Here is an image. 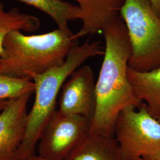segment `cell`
<instances>
[{
  "label": "cell",
  "mask_w": 160,
  "mask_h": 160,
  "mask_svg": "<svg viewBox=\"0 0 160 160\" xmlns=\"http://www.w3.org/2000/svg\"><path fill=\"white\" fill-rule=\"evenodd\" d=\"M103 32L106 46L96 84V108L90 122V132L113 136L121 111L130 106L139 108L143 103L135 96L128 77L131 46L120 16L110 22Z\"/></svg>",
  "instance_id": "6da1fadb"
},
{
  "label": "cell",
  "mask_w": 160,
  "mask_h": 160,
  "mask_svg": "<svg viewBox=\"0 0 160 160\" xmlns=\"http://www.w3.org/2000/svg\"><path fill=\"white\" fill-rule=\"evenodd\" d=\"M139 160H160V156H155V157H143Z\"/></svg>",
  "instance_id": "e0dca14e"
},
{
  "label": "cell",
  "mask_w": 160,
  "mask_h": 160,
  "mask_svg": "<svg viewBox=\"0 0 160 160\" xmlns=\"http://www.w3.org/2000/svg\"><path fill=\"white\" fill-rule=\"evenodd\" d=\"M8 100H0V112L4 109L7 104Z\"/></svg>",
  "instance_id": "ac0fdd59"
},
{
  "label": "cell",
  "mask_w": 160,
  "mask_h": 160,
  "mask_svg": "<svg viewBox=\"0 0 160 160\" xmlns=\"http://www.w3.org/2000/svg\"><path fill=\"white\" fill-rule=\"evenodd\" d=\"M104 53L100 41L90 42L89 39L81 45L78 42L62 65L34 77L33 79L35 84L34 103L28 114L25 137L14 160H26L34 155L41 132L57 110L58 96L64 82L87 59L103 55Z\"/></svg>",
  "instance_id": "3957f363"
},
{
  "label": "cell",
  "mask_w": 160,
  "mask_h": 160,
  "mask_svg": "<svg viewBox=\"0 0 160 160\" xmlns=\"http://www.w3.org/2000/svg\"><path fill=\"white\" fill-rule=\"evenodd\" d=\"M26 160H47L43 158H42L39 157V155H33L31 157H30L29 158H28V159H26Z\"/></svg>",
  "instance_id": "2e32d148"
},
{
  "label": "cell",
  "mask_w": 160,
  "mask_h": 160,
  "mask_svg": "<svg viewBox=\"0 0 160 160\" xmlns=\"http://www.w3.org/2000/svg\"><path fill=\"white\" fill-rule=\"evenodd\" d=\"M40 20L36 16L23 13L13 7L6 11L0 0V56L3 52V44L7 35L14 30L33 32L40 27Z\"/></svg>",
  "instance_id": "4fadbf2b"
},
{
  "label": "cell",
  "mask_w": 160,
  "mask_h": 160,
  "mask_svg": "<svg viewBox=\"0 0 160 160\" xmlns=\"http://www.w3.org/2000/svg\"><path fill=\"white\" fill-rule=\"evenodd\" d=\"M78 42L72 32L60 29L28 36L12 31L4 42L0 74L33 81L36 75L62 65Z\"/></svg>",
  "instance_id": "7a4b0ae2"
},
{
  "label": "cell",
  "mask_w": 160,
  "mask_h": 160,
  "mask_svg": "<svg viewBox=\"0 0 160 160\" xmlns=\"http://www.w3.org/2000/svg\"><path fill=\"white\" fill-rule=\"evenodd\" d=\"M33 93L9 100L0 112V160H14L25 137L27 107Z\"/></svg>",
  "instance_id": "ba28073f"
},
{
  "label": "cell",
  "mask_w": 160,
  "mask_h": 160,
  "mask_svg": "<svg viewBox=\"0 0 160 160\" xmlns=\"http://www.w3.org/2000/svg\"><path fill=\"white\" fill-rule=\"evenodd\" d=\"M27 5L44 12L57 24L58 29L71 32L68 24L69 21L80 19V7L62 0H18Z\"/></svg>",
  "instance_id": "7c38bea8"
},
{
  "label": "cell",
  "mask_w": 160,
  "mask_h": 160,
  "mask_svg": "<svg viewBox=\"0 0 160 160\" xmlns=\"http://www.w3.org/2000/svg\"><path fill=\"white\" fill-rule=\"evenodd\" d=\"M152 9L160 18V0H149Z\"/></svg>",
  "instance_id": "9a60e30c"
},
{
  "label": "cell",
  "mask_w": 160,
  "mask_h": 160,
  "mask_svg": "<svg viewBox=\"0 0 160 160\" xmlns=\"http://www.w3.org/2000/svg\"><path fill=\"white\" fill-rule=\"evenodd\" d=\"M90 132V120L57 110L41 132L38 155L47 160H65Z\"/></svg>",
  "instance_id": "8992f818"
},
{
  "label": "cell",
  "mask_w": 160,
  "mask_h": 160,
  "mask_svg": "<svg viewBox=\"0 0 160 160\" xmlns=\"http://www.w3.org/2000/svg\"><path fill=\"white\" fill-rule=\"evenodd\" d=\"M78 4L82 26L75 34L78 39L87 34L103 32L104 28L114 18L119 16L125 0H74Z\"/></svg>",
  "instance_id": "9c48e42d"
},
{
  "label": "cell",
  "mask_w": 160,
  "mask_h": 160,
  "mask_svg": "<svg viewBox=\"0 0 160 160\" xmlns=\"http://www.w3.org/2000/svg\"><path fill=\"white\" fill-rule=\"evenodd\" d=\"M127 74L135 96L149 114L160 122V67L147 72H138L128 67Z\"/></svg>",
  "instance_id": "8fae6325"
},
{
  "label": "cell",
  "mask_w": 160,
  "mask_h": 160,
  "mask_svg": "<svg viewBox=\"0 0 160 160\" xmlns=\"http://www.w3.org/2000/svg\"><path fill=\"white\" fill-rule=\"evenodd\" d=\"M34 90L33 81L0 74V100L16 98Z\"/></svg>",
  "instance_id": "5bb4252c"
},
{
  "label": "cell",
  "mask_w": 160,
  "mask_h": 160,
  "mask_svg": "<svg viewBox=\"0 0 160 160\" xmlns=\"http://www.w3.org/2000/svg\"><path fill=\"white\" fill-rule=\"evenodd\" d=\"M65 160H124L114 136L89 132Z\"/></svg>",
  "instance_id": "30bf717a"
},
{
  "label": "cell",
  "mask_w": 160,
  "mask_h": 160,
  "mask_svg": "<svg viewBox=\"0 0 160 160\" xmlns=\"http://www.w3.org/2000/svg\"><path fill=\"white\" fill-rule=\"evenodd\" d=\"M120 17L131 46L128 67L147 72L160 67V18L149 0H125Z\"/></svg>",
  "instance_id": "277c9868"
},
{
  "label": "cell",
  "mask_w": 160,
  "mask_h": 160,
  "mask_svg": "<svg viewBox=\"0 0 160 160\" xmlns=\"http://www.w3.org/2000/svg\"><path fill=\"white\" fill-rule=\"evenodd\" d=\"M96 84L92 68L81 66L62 87L58 110L65 114L83 116L91 122L96 108Z\"/></svg>",
  "instance_id": "52a82bcc"
},
{
  "label": "cell",
  "mask_w": 160,
  "mask_h": 160,
  "mask_svg": "<svg viewBox=\"0 0 160 160\" xmlns=\"http://www.w3.org/2000/svg\"><path fill=\"white\" fill-rule=\"evenodd\" d=\"M113 136L124 160L160 156V122L151 116L144 104L128 107L116 121Z\"/></svg>",
  "instance_id": "5b68a950"
}]
</instances>
